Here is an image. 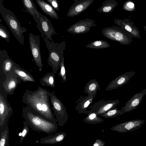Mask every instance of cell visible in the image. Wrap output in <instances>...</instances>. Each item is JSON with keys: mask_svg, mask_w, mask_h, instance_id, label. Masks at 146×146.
I'll use <instances>...</instances> for the list:
<instances>
[{"mask_svg": "<svg viewBox=\"0 0 146 146\" xmlns=\"http://www.w3.org/2000/svg\"><path fill=\"white\" fill-rule=\"evenodd\" d=\"M50 93L38 86L37 89L34 91L26 90L22 96V101L29 108L45 117L57 122L49 101Z\"/></svg>", "mask_w": 146, "mask_h": 146, "instance_id": "1", "label": "cell"}, {"mask_svg": "<svg viewBox=\"0 0 146 146\" xmlns=\"http://www.w3.org/2000/svg\"><path fill=\"white\" fill-rule=\"evenodd\" d=\"M22 109L23 117L33 131L50 134L57 130L56 122L47 119L27 106L23 107Z\"/></svg>", "mask_w": 146, "mask_h": 146, "instance_id": "2", "label": "cell"}, {"mask_svg": "<svg viewBox=\"0 0 146 146\" xmlns=\"http://www.w3.org/2000/svg\"><path fill=\"white\" fill-rule=\"evenodd\" d=\"M42 37L49 51L48 64L52 67V72L55 74L60 67L67 42L64 40L58 43L53 40L51 41L44 36Z\"/></svg>", "mask_w": 146, "mask_h": 146, "instance_id": "3", "label": "cell"}, {"mask_svg": "<svg viewBox=\"0 0 146 146\" xmlns=\"http://www.w3.org/2000/svg\"><path fill=\"white\" fill-rule=\"evenodd\" d=\"M0 13L17 40L20 44L24 45L23 34L27 31L26 28L22 27L14 14L2 4H0Z\"/></svg>", "mask_w": 146, "mask_h": 146, "instance_id": "4", "label": "cell"}, {"mask_svg": "<svg viewBox=\"0 0 146 146\" xmlns=\"http://www.w3.org/2000/svg\"><path fill=\"white\" fill-rule=\"evenodd\" d=\"M102 33L106 38L123 45L129 44L132 42L133 37L131 33L123 28L114 26L104 28Z\"/></svg>", "mask_w": 146, "mask_h": 146, "instance_id": "5", "label": "cell"}, {"mask_svg": "<svg viewBox=\"0 0 146 146\" xmlns=\"http://www.w3.org/2000/svg\"><path fill=\"white\" fill-rule=\"evenodd\" d=\"M50 99L52 106V109L58 122V125L60 126H63L66 123L68 119L66 108L54 93H50Z\"/></svg>", "mask_w": 146, "mask_h": 146, "instance_id": "6", "label": "cell"}, {"mask_svg": "<svg viewBox=\"0 0 146 146\" xmlns=\"http://www.w3.org/2000/svg\"><path fill=\"white\" fill-rule=\"evenodd\" d=\"M7 95L0 90V131L8 125V120L13 112V109L7 100Z\"/></svg>", "mask_w": 146, "mask_h": 146, "instance_id": "7", "label": "cell"}, {"mask_svg": "<svg viewBox=\"0 0 146 146\" xmlns=\"http://www.w3.org/2000/svg\"><path fill=\"white\" fill-rule=\"evenodd\" d=\"M21 81V78L15 72L10 71L6 75L5 80L0 82V90L3 91L7 95H13Z\"/></svg>", "mask_w": 146, "mask_h": 146, "instance_id": "8", "label": "cell"}, {"mask_svg": "<svg viewBox=\"0 0 146 146\" xmlns=\"http://www.w3.org/2000/svg\"><path fill=\"white\" fill-rule=\"evenodd\" d=\"M30 47L33 60L40 71L42 70V63L40 48V36L30 33L29 35Z\"/></svg>", "mask_w": 146, "mask_h": 146, "instance_id": "9", "label": "cell"}, {"mask_svg": "<svg viewBox=\"0 0 146 146\" xmlns=\"http://www.w3.org/2000/svg\"><path fill=\"white\" fill-rule=\"evenodd\" d=\"M39 15L40 19L36 23V26L42 37L44 36L46 39L52 41L53 40L52 38V36L58 34L56 32L49 19L40 13Z\"/></svg>", "mask_w": 146, "mask_h": 146, "instance_id": "10", "label": "cell"}, {"mask_svg": "<svg viewBox=\"0 0 146 146\" xmlns=\"http://www.w3.org/2000/svg\"><path fill=\"white\" fill-rule=\"evenodd\" d=\"M15 62L10 57L6 50H0V82H3L6 75L12 71Z\"/></svg>", "mask_w": 146, "mask_h": 146, "instance_id": "11", "label": "cell"}, {"mask_svg": "<svg viewBox=\"0 0 146 146\" xmlns=\"http://www.w3.org/2000/svg\"><path fill=\"white\" fill-rule=\"evenodd\" d=\"M95 22L89 18L80 20L71 25L67 31L74 34H85L89 31L91 27L97 26L95 23Z\"/></svg>", "mask_w": 146, "mask_h": 146, "instance_id": "12", "label": "cell"}, {"mask_svg": "<svg viewBox=\"0 0 146 146\" xmlns=\"http://www.w3.org/2000/svg\"><path fill=\"white\" fill-rule=\"evenodd\" d=\"M120 103L118 100H105L101 99L92 106L89 108L91 112H95L100 116L108 110L115 108Z\"/></svg>", "mask_w": 146, "mask_h": 146, "instance_id": "13", "label": "cell"}, {"mask_svg": "<svg viewBox=\"0 0 146 146\" xmlns=\"http://www.w3.org/2000/svg\"><path fill=\"white\" fill-rule=\"evenodd\" d=\"M145 121L143 120L140 119L131 120L115 125L111 127L110 129L119 133H126L139 129L141 127Z\"/></svg>", "mask_w": 146, "mask_h": 146, "instance_id": "14", "label": "cell"}, {"mask_svg": "<svg viewBox=\"0 0 146 146\" xmlns=\"http://www.w3.org/2000/svg\"><path fill=\"white\" fill-rule=\"evenodd\" d=\"M74 3L68 9L67 16L69 17L77 16L85 10L92 3L94 0H73Z\"/></svg>", "mask_w": 146, "mask_h": 146, "instance_id": "15", "label": "cell"}, {"mask_svg": "<svg viewBox=\"0 0 146 146\" xmlns=\"http://www.w3.org/2000/svg\"><path fill=\"white\" fill-rule=\"evenodd\" d=\"M146 94V88L139 92L135 94L129 99L121 109L124 113L131 112L137 108L140 105L144 96Z\"/></svg>", "mask_w": 146, "mask_h": 146, "instance_id": "16", "label": "cell"}, {"mask_svg": "<svg viewBox=\"0 0 146 146\" xmlns=\"http://www.w3.org/2000/svg\"><path fill=\"white\" fill-rule=\"evenodd\" d=\"M96 95L95 94L89 96H86L84 97L82 95L80 96L76 101L77 104L75 107V109L78 113L88 114L91 112L88 110L89 108Z\"/></svg>", "mask_w": 146, "mask_h": 146, "instance_id": "17", "label": "cell"}, {"mask_svg": "<svg viewBox=\"0 0 146 146\" xmlns=\"http://www.w3.org/2000/svg\"><path fill=\"white\" fill-rule=\"evenodd\" d=\"M136 72L132 70L118 76L109 83L106 90L116 89L126 84Z\"/></svg>", "mask_w": 146, "mask_h": 146, "instance_id": "18", "label": "cell"}, {"mask_svg": "<svg viewBox=\"0 0 146 146\" xmlns=\"http://www.w3.org/2000/svg\"><path fill=\"white\" fill-rule=\"evenodd\" d=\"M113 21L116 25L131 33L134 38H141L140 32L138 28L134 25V23L129 19L128 18L123 19H115Z\"/></svg>", "mask_w": 146, "mask_h": 146, "instance_id": "19", "label": "cell"}, {"mask_svg": "<svg viewBox=\"0 0 146 146\" xmlns=\"http://www.w3.org/2000/svg\"><path fill=\"white\" fill-rule=\"evenodd\" d=\"M12 71L15 72L24 82H36L35 78L29 71L22 68L15 62Z\"/></svg>", "mask_w": 146, "mask_h": 146, "instance_id": "20", "label": "cell"}, {"mask_svg": "<svg viewBox=\"0 0 146 146\" xmlns=\"http://www.w3.org/2000/svg\"><path fill=\"white\" fill-rule=\"evenodd\" d=\"M26 11L32 16L36 23L40 19V13L37 10L33 0H21Z\"/></svg>", "mask_w": 146, "mask_h": 146, "instance_id": "21", "label": "cell"}, {"mask_svg": "<svg viewBox=\"0 0 146 146\" xmlns=\"http://www.w3.org/2000/svg\"><path fill=\"white\" fill-rule=\"evenodd\" d=\"M66 135V133L61 132L41 138L40 143L42 144H54L62 141Z\"/></svg>", "mask_w": 146, "mask_h": 146, "instance_id": "22", "label": "cell"}, {"mask_svg": "<svg viewBox=\"0 0 146 146\" xmlns=\"http://www.w3.org/2000/svg\"><path fill=\"white\" fill-rule=\"evenodd\" d=\"M36 1L43 12L52 18L59 19L57 13L51 5L43 0H36Z\"/></svg>", "mask_w": 146, "mask_h": 146, "instance_id": "23", "label": "cell"}, {"mask_svg": "<svg viewBox=\"0 0 146 146\" xmlns=\"http://www.w3.org/2000/svg\"><path fill=\"white\" fill-rule=\"evenodd\" d=\"M100 90L98 82L95 79L90 80L87 82L84 88V92L88 96L97 94L98 90Z\"/></svg>", "mask_w": 146, "mask_h": 146, "instance_id": "24", "label": "cell"}, {"mask_svg": "<svg viewBox=\"0 0 146 146\" xmlns=\"http://www.w3.org/2000/svg\"><path fill=\"white\" fill-rule=\"evenodd\" d=\"M118 4L115 0H106L103 2L102 6L97 10L98 13H109L113 11Z\"/></svg>", "mask_w": 146, "mask_h": 146, "instance_id": "25", "label": "cell"}, {"mask_svg": "<svg viewBox=\"0 0 146 146\" xmlns=\"http://www.w3.org/2000/svg\"><path fill=\"white\" fill-rule=\"evenodd\" d=\"M39 82L42 86L54 88L55 87V74L53 72H48L41 78Z\"/></svg>", "mask_w": 146, "mask_h": 146, "instance_id": "26", "label": "cell"}, {"mask_svg": "<svg viewBox=\"0 0 146 146\" xmlns=\"http://www.w3.org/2000/svg\"><path fill=\"white\" fill-rule=\"evenodd\" d=\"M83 121L90 124H96L103 122L104 120L101 117L98 116L95 112H90L88 115L83 119Z\"/></svg>", "mask_w": 146, "mask_h": 146, "instance_id": "27", "label": "cell"}, {"mask_svg": "<svg viewBox=\"0 0 146 146\" xmlns=\"http://www.w3.org/2000/svg\"><path fill=\"white\" fill-rule=\"evenodd\" d=\"M110 44L106 40H100L93 41L86 45V47L92 49L106 48L110 47Z\"/></svg>", "mask_w": 146, "mask_h": 146, "instance_id": "28", "label": "cell"}, {"mask_svg": "<svg viewBox=\"0 0 146 146\" xmlns=\"http://www.w3.org/2000/svg\"><path fill=\"white\" fill-rule=\"evenodd\" d=\"M9 129L8 125L0 131V146H9Z\"/></svg>", "mask_w": 146, "mask_h": 146, "instance_id": "29", "label": "cell"}, {"mask_svg": "<svg viewBox=\"0 0 146 146\" xmlns=\"http://www.w3.org/2000/svg\"><path fill=\"white\" fill-rule=\"evenodd\" d=\"M124 113L121 110H118L117 108L111 109L106 112L100 115V116L101 117L106 118H110L117 117L123 115Z\"/></svg>", "mask_w": 146, "mask_h": 146, "instance_id": "30", "label": "cell"}, {"mask_svg": "<svg viewBox=\"0 0 146 146\" xmlns=\"http://www.w3.org/2000/svg\"><path fill=\"white\" fill-rule=\"evenodd\" d=\"M0 36L1 38L5 40L8 42L10 40V35L9 32L5 27L0 23Z\"/></svg>", "mask_w": 146, "mask_h": 146, "instance_id": "31", "label": "cell"}, {"mask_svg": "<svg viewBox=\"0 0 146 146\" xmlns=\"http://www.w3.org/2000/svg\"><path fill=\"white\" fill-rule=\"evenodd\" d=\"M23 127L22 132V135L21 136L19 145H20L23 141L28 135L29 131V126L26 121H24L23 123Z\"/></svg>", "mask_w": 146, "mask_h": 146, "instance_id": "32", "label": "cell"}, {"mask_svg": "<svg viewBox=\"0 0 146 146\" xmlns=\"http://www.w3.org/2000/svg\"><path fill=\"white\" fill-rule=\"evenodd\" d=\"M123 9L126 11H131L135 9V5L133 2L129 0L125 1L123 6Z\"/></svg>", "mask_w": 146, "mask_h": 146, "instance_id": "33", "label": "cell"}, {"mask_svg": "<svg viewBox=\"0 0 146 146\" xmlns=\"http://www.w3.org/2000/svg\"><path fill=\"white\" fill-rule=\"evenodd\" d=\"M60 70L58 73L59 77L60 76L63 79V82H66V77L65 67L64 64V57L63 58L60 64Z\"/></svg>", "mask_w": 146, "mask_h": 146, "instance_id": "34", "label": "cell"}, {"mask_svg": "<svg viewBox=\"0 0 146 146\" xmlns=\"http://www.w3.org/2000/svg\"><path fill=\"white\" fill-rule=\"evenodd\" d=\"M54 9L56 11H59V6L58 0H46Z\"/></svg>", "mask_w": 146, "mask_h": 146, "instance_id": "35", "label": "cell"}, {"mask_svg": "<svg viewBox=\"0 0 146 146\" xmlns=\"http://www.w3.org/2000/svg\"><path fill=\"white\" fill-rule=\"evenodd\" d=\"M105 145V142L100 139H96L93 145V146H104Z\"/></svg>", "mask_w": 146, "mask_h": 146, "instance_id": "36", "label": "cell"}, {"mask_svg": "<svg viewBox=\"0 0 146 146\" xmlns=\"http://www.w3.org/2000/svg\"><path fill=\"white\" fill-rule=\"evenodd\" d=\"M144 29L145 31V33L146 34V26H144Z\"/></svg>", "mask_w": 146, "mask_h": 146, "instance_id": "37", "label": "cell"}]
</instances>
